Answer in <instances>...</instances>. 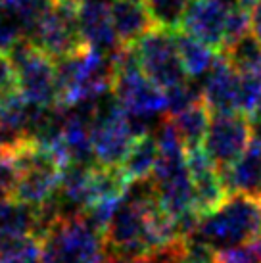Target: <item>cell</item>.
Returning <instances> with one entry per match:
<instances>
[{
	"instance_id": "ffe728a7",
	"label": "cell",
	"mask_w": 261,
	"mask_h": 263,
	"mask_svg": "<svg viewBox=\"0 0 261 263\" xmlns=\"http://www.w3.org/2000/svg\"><path fill=\"white\" fill-rule=\"evenodd\" d=\"M238 73L244 71H259L261 69V44L259 41L252 35V31L238 39L234 44L221 52Z\"/></svg>"
},
{
	"instance_id": "2e32d148",
	"label": "cell",
	"mask_w": 261,
	"mask_h": 263,
	"mask_svg": "<svg viewBox=\"0 0 261 263\" xmlns=\"http://www.w3.org/2000/svg\"><path fill=\"white\" fill-rule=\"evenodd\" d=\"M175 43H177V50L181 56L182 67L187 71V77L192 81L210 73L219 60L217 50H213L211 46L203 44L202 41L194 39L182 29L175 31Z\"/></svg>"
},
{
	"instance_id": "83f0119b",
	"label": "cell",
	"mask_w": 261,
	"mask_h": 263,
	"mask_svg": "<svg viewBox=\"0 0 261 263\" xmlns=\"http://www.w3.org/2000/svg\"><path fill=\"white\" fill-rule=\"evenodd\" d=\"M244 2V6H248V8H252L255 4V2H259V0H242Z\"/></svg>"
},
{
	"instance_id": "9a60e30c",
	"label": "cell",
	"mask_w": 261,
	"mask_h": 263,
	"mask_svg": "<svg viewBox=\"0 0 261 263\" xmlns=\"http://www.w3.org/2000/svg\"><path fill=\"white\" fill-rule=\"evenodd\" d=\"M109 10L121 46H135L156 27L144 0H109Z\"/></svg>"
},
{
	"instance_id": "603a6c76",
	"label": "cell",
	"mask_w": 261,
	"mask_h": 263,
	"mask_svg": "<svg viewBox=\"0 0 261 263\" xmlns=\"http://www.w3.org/2000/svg\"><path fill=\"white\" fill-rule=\"evenodd\" d=\"M184 254H187V240H177L165 246V248L156 250L148 256L137 257V259H130V261L111 256V254H106V261L104 263H181Z\"/></svg>"
},
{
	"instance_id": "e0dca14e",
	"label": "cell",
	"mask_w": 261,
	"mask_h": 263,
	"mask_svg": "<svg viewBox=\"0 0 261 263\" xmlns=\"http://www.w3.org/2000/svg\"><path fill=\"white\" fill-rule=\"evenodd\" d=\"M158 161H160V146H158L156 135L144 133V135L137 137L121 167H123L125 175L129 177L130 183L148 181V179H152L154 171L158 167Z\"/></svg>"
},
{
	"instance_id": "7a4b0ae2",
	"label": "cell",
	"mask_w": 261,
	"mask_h": 263,
	"mask_svg": "<svg viewBox=\"0 0 261 263\" xmlns=\"http://www.w3.org/2000/svg\"><path fill=\"white\" fill-rule=\"evenodd\" d=\"M58 67V110H77L92 106L111 92V58L92 48H85L71 58L56 62Z\"/></svg>"
},
{
	"instance_id": "ac0fdd59",
	"label": "cell",
	"mask_w": 261,
	"mask_h": 263,
	"mask_svg": "<svg viewBox=\"0 0 261 263\" xmlns=\"http://www.w3.org/2000/svg\"><path fill=\"white\" fill-rule=\"evenodd\" d=\"M169 119L175 125L177 135L182 140L187 150H196V148L203 146V140H206L211 121V111L206 106L203 98L200 102H196L194 106H190L189 110H184L175 117H169Z\"/></svg>"
},
{
	"instance_id": "5bb4252c",
	"label": "cell",
	"mask_w": 261,
	"mask_h": 263,
	"mask_svg": "<svg viewBox=\"0 0 261 263\" xmlns=\"http://www.w3.org/2000/svg\"><path fill=\"white\" fill-rule=\"evenodd\" d=\"M43 236V213L39 208L15 200H0V244Z\"/></svg>"
},
{
	"instance_id": "cb8c5ba5",
	"label": "cell",
	"mask_w": 261,
	"mask_h": 263,
	"mask_svg": "<svg viewBox=\"0 0 261 263\" xmlns=\"http://www.w3.org/2000/svg\"><path fill=\"white\" fill-rule=\"evenodd\" d=\"M15 183H17V167H15L14 152L0 150V200L14 196Z\"/></svg>"
},
{
	"instance_id": "9c48e42d",
	"label": "cell",
	"mask_w": 261,
	"mask_h": 263,
	"mask_svg": "<svg viewBox=\"0 0 261 263\" xmlns=\"http://www.w3.org/2000/svg\"><path fill=\"white\" fill-rule=\"evenodd\" d=\"M252 121L246 116L217 114L211 116L202 148L217 171H223L242 158L252 142Z\"/></svg>"
},
{
	"instance_id": "7402d4cb",
	"label": "cell",
	"mask_w": 261,
	"mask_h": 263,
	"mask_svg": "<svg viewBox=\"0 0 261 263\" xmlns=\"http://www.w3.org/2000/svg\"><path fill=\"white\" fill-rule=\"evenodd\" d=\"M238 75V111L242 116H254L261 102V69Z\"/></svg>"
},
{
	"instance_id": "4fadbf2b",
	"label": "cell",
	"mask_w": 261,
	"mask_h": 263,
	"mask_svg": "<svg viewBox=\"0 0 261 263\" xmlns=\"http://www.w3.org/2000/svg\"><path fill=\"white\" fill-rule=\"evenodd\" d=\"M229 196L240 194L261 204V140L252 137V142L242 158L229 169L219 171Z\"/></svg>"
},
{
	"instance_id": "4316f807",
	"label": "cell",
	"mask_w": 261,
	"mask_h": 263,
	"mask_svg": "<svg viewBox=\"0 0 261 263\" xmlns=\"http://www.w3.org/2000/svg\"><path fill=\"white\" fill-rule=\"evenodd\" d=\"M250 31L261 44V0L250 8Z\"/></svg>"
},
{
	"instance_id": "8fae6325",
	"label": "cell",
	"mask_w": 261,
	"mask_h": 263,
	"mask_svg": "<svg viewBox=\"0 0 261 263\" xmlns=\"http://www.w3.org/2000/svg\"><path fill=\"white\" fill-rule=\"evenodd\" d=\"M79 29L88 48L100 52L108 58H114L121 50L108 0H81Z\"/></svg>"
},
{
	"instance_id": "30bf717a",
	"label": "cell",
	"mask_w": 261,
	"mask_h": 263,
	"mask_svg": "<svg viewBox=\"0 0 261 263\" xmlns=\"http://www.w3.org/2000/svg\"><path fill=\"white\" fill-rule=\"evenodd\" d=\"M236 6L231 0H192L184 14L181 29L211 46L213 50H223L227 39L229 15Z\"/></svg>"
},
{
	"instance_id": "f1b7e54d",
	"label": "cell",
	"mask_w": 261,
	"mask_h": 263,
	"mask_svg": "<svg viewBox=\"0 0 261 263\" xmlns=\"http://www.w3.org/2000/svg\"><path fill=\"white\" fill-rule=\"evenodd\" d=\"M254 119H261V102H259V106H257V111L254 114Z\"/></svg>"
},
{
	"instance_id": "3957f363",
	"label": "cell",
	"mask_w": 261,
	"mask_h": 263,
	"mask_svg": "<svg viewBox=\"0 0 261 263\" xmlns=\"http://www.w3.org/2000/svg\"><path fill=\"white\" fill-rule=\"evenodd\" d=\"M39 263H104V234L83 213H60L41 238Z\"/></svg>"
},
{
	"instance_id": "277c9868",
	"label": "cell",
	"mask_w": 261,
	"mask_h": 263,
	"mask_svg": "<svg viewBox=\"0 0 261 263\" xmlns=\"http://www.w3.org/2000/svg\"><path fill=\"white\" fill-rule=\"evenodd\" d=\"M259 236L261 204L240 194H231L219 210L200 219L190 238L213 252H221L254 242Z\"/></svg>"
},
{
	"instance_id": "52a82bcc",
	"label": "cell",
	"mask_w": 261,
	"mask_h": 263,
	"mask_svg": "<svg viewBox=\"0 0 261 263\" xmlns=\"http://www.w3.org/2000/svg\"><path fill=\"white\" fill-rule=\"evenodd\" d=\"M17 71L20 96L33 108H58V67L29 39L8 54Z\"/></svg>"
},
{
	"instance_id": "8992f818",
	"label": "cell",
	"mask_w": 261,
	"mask_h": 263,
	"mask_svg": "<svg viewBox=\"0 0 261 263\" xmlns=\"http://www.w3.org/2000/svg\"><path fill=\"white\" fill-rule=\"evenodd\" d=\"M137 131L130 125L121 106L111 95V100L92 104L90 108V139L95 163L100 167H121L137 140Z\"/></svg>"
},
{
	"instance_id": "d6986e66",
	"label": "cell",
	"mask_w": 261,
	"mask_h": 263,
	"mask_svg": "<svg viewBox=\"0 0 261 263\" xmlns=\"http://www.w3.org/2000/svg\"><path fill=\"white\" fill-rule=\"evenodd\" d=\"M29 35L31 27L22 12L0 0V52L10 54L17 44L27 41Z\"/></svg>"
},
{
	"instance_id": "5b68a950",
	"label": "cell",
	"mask_w": 261,
	"mask_h": 263,
	"mask_svg": "<svg viewBox=\"0 0 261 263\" xmlns=\"http://www.w3.org/2000/svg\"><path fill=\"white\" fill-rule=\"evenodd\" d=\"M81 0H50L31 31L29 41L36 48L62 62L88 48L79 29Z\"/></svg>"
},
{
	"instance_id": "7c38bea8",
	"label": "cell",
	"mask_w": 261,
	"mask_h": 263,
	"mask_svg": "<svg viewBox=\"0 0 261 263\" xmlns=\"http://www.w3.org/2000/svg\"><path fill=\"white\" fill-rule=\"evenodd\" d=\"M238 85L240 75L229 64L225 56L219 54V60L210 73L206 75L202 85V96L211 116L217 114H240L238 111Z\"/></svg>"
},
{
	"instance_id": "484cf974",
	"label": "cell",
	"mask_w": 261,
	"mask_h": 263,
	"mask_svg": "<svg viewBox=\"0 0 261 263\" xmlns=\"http://www.w3.org/2000/svg\"><path fill=\"white\" fill-rule=\"evenodd\" d=\"M181 263H215V252L200 244V242L189 238L187 240V254H184Z\"/></svg>"
},
{
	"instance_id": "d4e9b609",
	"label": "cell",
	"mask_w": 261,
	"mask_h": 263,
	"mask_svg": "<svg viewBox=\"0 0 261 263\" xmlns=\"http://www.w3.org/2000/svg\"><path fill=\"white\" fill-rule=\"evenodd\" d=\"M20 95V85H17V71L12 58L0 52V104Z\"/></svg>"
},
{
	"instance_id": "6da1fadb",
	"label": "cell",
	"mask_w": 261,
	"mask_h": 263,
	"mask_svg": "<svg viewBox=\"0 0 261 263\" xmlns=\"http://www.w3.org/2000/svg\"><path fill=\"white\" fill-rule=\"evenodd\" d=\"M114 66V87L111 95L129 117L137 135L148 131V123L154 117L167 116V95L154 81L144 75L135 46H121L111 58Z\"/></svg>"
},
{
	"instance_id": "44dd1931",
	"label": "cell",
	"mask_w": 261,
	"mask_h": 263,
	"mask_svg": "<svg viewBox=\"0 0 261 263\" xmlns=\"http://www.w3.org/2000/svg\"><path fill=\"white\" fill-rule=\"evenodd\" d=\"M156 27L167 31H179L192 0H144Z\"/></svg>"
},
{
	"instance_id": "f546056e",
	"label": "cell",
	"mask_w": 261,
	"mask_h": 263,
	"mask_svg": "<svg viewBox=\"0 0 261 263\" xmlns=\"http://www.w3.org/2000/svg\"><path fill=\"white\" fill-rule=\"evenodd\" d=\"M259 121H261V119H259Z\"/></svg>"
},
{
	"instance_id": "ba28073f",
	"label": "cell",
	"mask_w": 261,
	"mask_h": 263,
	"mask_svg": "<svg viewBox=\"0 0 261 263\" xmlns=\"http://www.w3.org/2000/svg\"><path fill=\"white\" fill-rule=\"evenodd\" d=\"M135 48L144 75L160 88L171 90L189 81L177 50L175 31L154 27L135 44Z\"/></svg>"
}]
</instances>
